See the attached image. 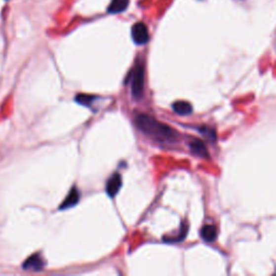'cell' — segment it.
Listing matches in <instances>:
<instances>
[{
	"mask_svg": "<svg viewBox=\"0 0 276 276\" xmlns=\"http://www.w3.org/2000/svg\"><path fill=\"white\" fill-rule=\"evenodd\" d=\"M201 237L205 242L211 243L214 242L217 237V229L213 225H206L202 228L201 230Z\"/></svg>",
	"mask_w": 276,
	"mask_h": 276,
	"instance_id": "obj_10",
	"label": "cell"
},
{
	"mask_svg": "<svg viewBox=\"0 0 276 276\" xmlns=\"http://www.w3.org/2000/svg\"><path fill=\"white\" fill-rule=\"evenodd\" d=\"M79 198H80V193L77 189V187H73L72 189H70L66 198L64 199V202L61 204L60 209L63 210V209L74 207L75 205L79 202Z\"/></svg>",
	"mask_w": 276,
	"mask_h": 276,
	"instance_id": "obj_6",
	"label": "cell"
},
{
	"mask_svg": "<svg viewBox=\"0 0 276 276\" xmlns=\"http://www.w3.org/2000/svg\"><path fill=\"white\" fill-rule=\"evenodd\" d=\"M128 3H130V0H111L108 12L111 14L121 13L127 9Z\"/></svg>",
	"mask_w": 276,
	"mask_h": 276,
	"instance_id": "obj_8",
	"label": "cell"
},
{
	"mask_svg": "<svg viewBox=\"0 0 276 276\" xmlns=\"http://www.w3.org/2000/svg\"><path fill=\"white\" fill-rule=\"evenodd\" d=\"M144 67L142 65H137L134 69L133 80H132V95L134 98L139 99L143 96L144 93Z\"/></svg>",
	"mask_w": 276,
	"mask_h": 276,
	"instance_id": "obj_2",
	"label": "cell"
},
{
	"mask_svg": "<svg viewBox=\"0 0 276 276\" xmlns=\"http://www.w3.org/2000/svg\"><path fill=\"white\" fill-rule=\"evenodd\" d=\"M132 38L134 42L138 45L148 42L149 32L144 23H136V24L132 27Z\"/></svg>",
	"mask_w": 276,
	"mask_h": 276,
	"instance_id": "obj_3",
	"label": "cell"
},
{
	"mask_svg": "<svg viewBox=\"0 0 276 276\" xmlns=\"http://www.w3.org/2000/svg\"><path fill=\"white\" fill-rule=\"evenodd\" d=\"M173 109L176 114H178L180 116H188L191 115L193 108L192 105L190 103H188L186 101H178L175 102L173 104Z\"/></svg>",
	"mask_w": 276,
	"mask_h": 276,
	"instance_id": "obj_9",
	"label": "cell"
},
{
	"mask_svg": "<svg viewBox=\"0 0 276 276\" xmlns=\"http://www.w3.org/2000/svg\"><path fill=\"white\" fill-rule=\"evenodd\" d=\"M44 267V261L39 254H35L28 257L23 263V269L28 270V271H40Z\"/></svg>",
	"mask_w": 276,
	"mask_h": 276,
	"instance_id": "obj_5",
	"label": "cell"
},
{
	"mask_svg": "<svg viewBox=\"0 0 276 276\" xmlns=\"http://www.w3.org/2000/svg\"><path fill=\"white\" fill-rule=\"evenodd\" d=\"M135 124L140 131L157 139L158 142L174 143L177 138V134L172 127L157 121L148 115H138L135 119Z\"/></svg>",
	"mask_w": 276,
	"mask_h": 276,
	"instance_id": "obj_1",
	"label": "cell"
},
{
	"mask_svg": "<svg viewBox=\"0 0 276 276\" xmlns=\"http://www.w3.org/2000/svg\"><path fill=\"white\" fill-rule=\"evenodd\" d=\"M199 132H201L203 136L207 140H209L210 143L216 142L217 136H216V133L214 130H211V128H209V127H201L199 128Z\"/></svg>",
	"mask_w": 276,
	"mask_h": 276,
	"instance_id": "obj_12",
	"label": "cell"
},
{
	"mask_svg": "<svg viewBox=\"0 0 276 276\" xmlns=\"http://www.w3.org/2000/svg\"><path fill=\"white\" fill-rule=\"evenodd\" d=\"M122 187V177L119 173H115L111 177L107 180L106 184V192L110 197H115L118 195Z\"/></svg>",
	"mask_w": 276,
	"mask_h": 276,
	"instance_id": "obj_4",
	"label": "cell"
},
{
	"mask_svg": "<svg viewBox=\"0 0 276 276\" xmlns=\"http://www.w3.org/2000/svg\"><path fill=\"white\" fill-rule=\"evenodd\" d=\"M190 149L193 155L201 158H207L208 151L206 149V146L202 142L201 139H195L190 143Z\"/></svg>",
	"mask_w": 276,
	"mask_h": 276,
	"instance_id": "obj_7",
	"label": "cell"
},
{
	"mask_svg": "<svg viewBox=\"0 0 276 276\" xmlns=\"http://www.w3.org/2000/svg\"><path fill=\"white\" fill-rule=\"evenodd\" d=\"M97 99L96 96H92V95H86V94H78V96L76 97V102L80 105H83V106H87V107H90V106L93 104V102Z\"/></svg>",
	"mask_w": 276,
	"mask_h": 276,
	"instance_id": "obj_11",
	"label": "cell"
}]
</instances>
